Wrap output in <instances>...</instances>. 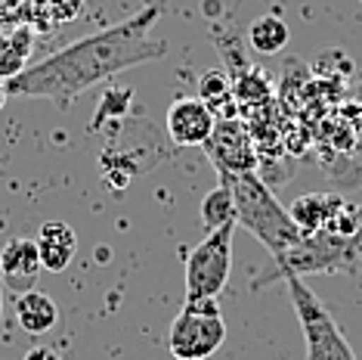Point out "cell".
Returning <instances> with one entry per match:
<instances>
[{
    "label": "cell",
    "mask_w": 362,
    "mask_h": 360,
    "mask_svg": "<svg viewBox=\"0 0 362 360\" xmlns=\"http://www.w3.org/2000/svg\"><path fill=\"white\" fill-rule=\"evenodd\" d=\"M238 224L211 230L186 258V298H217L233 274V233Z\"/></svg>",
    "instance_id": "cell-6"
},
{
    "label": "cell",
    "mask_w": 362,
    "mask_h": 360,
    "mask_svg": "<svg viewBox=\"0 0 362 360\" xmlns=\"http://www.w3.org/2000/svg\"><path fill=\"white\" fill-rule=\"evenodd\" d=\"M0 317H4V296H0Z\"/></svg>",
    "instance_id": "cell-19"
},
{
    "label": "cell",
    "mask_w": 362,
    "mask_h": 360,
    "mask_svg": "<svg viewBox=\"0 0 362 360\" xmlns=\"http://www.w3.org/2000/svg\"><path fill=\"white\" fill-rule=\"evenodd\" d=\"M226 342V320L217 298H186L168 332V348L177 360H208Z\"/></svg>",
    "instance_id": "cell-5"
},
{
    "label": "cell",
    "mask_w": 362,
    "mask_h": 360,
    "mask_svg": "<svg viewBox=\"0 0 362 360\" xmlns=\"http://www.w3.org/2000/svg\"><path fill=\"white\" fill-rule=\"evenodd\" d=\"M31 56V31L16 28L0 35V81H13L28 69Z\"/></svg>",
    "instance_id": "cell-13"
},
{
    "label": "cell",
    "mask_w": 362,
    "mask_h": 360,
    "mask_svg": "<svg viewBox=\"0 0 362 360\" xmlns=\"http://www.w3.org/2000/svg\"><path fill=\"white\" fill-rule=\"evenodd\" d=\"M35 245H37L40 264H44V270H50V274H62L78 255V236L65 220H47V224H40Z\"/></svg>",
    "instance_id": "cell-10"
},
{
    "label": "cell",
    "mask_w": 362,
    "mask_h": 360,
    "mask_svg": "<svg viewBox=\"0 0 362 360\" xmlns=\"http://www.w3.org/2000/svg\"><path fill=\"white\" fill-rule=\"evenodd\" d=\"M344 206H347V202L334 193H307V196H298V199L288 206V215H291V220L298 224V230L303 236H310V233L325 230L344 211Z\"/></svg>",
    "instance_id": "cell-11"
},
{
    "label": "cell",
    "mask_w": 362,
    "mask_h": 360,
    "mask_svg": "<svg viewBox=\"0 0 362 360\" xmlns=\"http://www.w3.org/2000/svg\"><path fill=\"white\" fill-rule=\"evenodd\" d=\"M202 224L204 230H220V227L226 224H235V202H233V193H229V186L220 180L214 190L204 196L202 202Z\"/></svg>",
    "instance_id": "cell-16"
},
{
    "label": "cell",
    "mask_w": 362,
    "mask_h": 360,
    "mask_svg": "<svg viewBox=\"0 0 362 360\" xmlns=\"http://www.w3.org/2000/svg\"><path fill=\"white\" fill-rule=\"evenodd\" d=\"M22 360H59V354H56L53 348H44V345H35L25 351V357Z\"/></svg>",
    "instance_id": "cell-17"
},
{
    "label": "cell",
    "mask_w": 362,
    "mask_h": 360,
    "mask_svg": "<svg viewBox=\"0 0 362 360\" xmlns=\"http://www.w3.org/2000/svg\"><path fill=\"white\" fill-rule=\"evenodd\" d=\"M199 100L208 106L214 116H223V106H226L229 116L238 118L235 109H233V103H235V96H233V81H229L226 72H220V69L204 72V75L199 78Z\"/></svg>",
    "instance_id": "cell-15"
},
{
    "label": "cell",
    "mask_w": 362,
    "mask_h": 360,
    "mask_svg": "<svg viewBox=\"0 0 362 360\" xmlns=\"http://www.w3.org/2000/svg\"><path fill=\"white\" fill-rule=\"evenodd\" d=\"M158 16V6H146L143 13L130 16L118 26L62 47L47 60L28 65L19 78L6 81V94L47 96V100L65 106L84 90L96 87L100 81H109L127 69H136V65L164 60L168 40L152 35Z\"/></svg>",
    "instance_id": "cell-1"
},
{
    "label": "cell",
    "mask_w": 362,
    "mask_h": 360,
    "mask_svg": "<svg viewBox=\"0 0 362 360\" xmlns=\"http://www.w3.org/2000/svg\"><path fill=\"white\" fill-rule=\"evenodd\" d=\"M168 137L177 146H204L208 137L214 134V125H217V116L204 106L199 96H180L168 106Z\"/></svg>",
    "instance_id": "cell-8"
},
{
    "label": "cell",
    "mask_w": 362,
    "mask_h": 360,
    "mask_svg": "<svg viewBox=\"0 0 362 360\" xmlns=\"http://www.w3.org/2000/svg\"><path fill=\"white\" fill-rule=\"evenodd\" d=\"M6 96H10V94H6V81H0V109L6 106Z\"/></svg>",
    "instance_id": "cell-18"
},
{
    "label": "cell",
    "mask_w": 362,
    "mask_h": 360,
    "mask_svg": "<svg viewBox=\"0 0 362 360\" xmlns=\"http://www.w3.org/2000/svg\"><path fill=\"white\" fill-rule=\"evenodd\" d=\"M362 261V236H337L332 230H319L303 236L298 245L273 258V274H263V283L282 280L285 274L310 276V274H356Z\"/></svg>",
    "instance_id": "cell-3"
},
{
    "label": "cell",
    "mask_w": 362,
    "mask_h": 360,
    "mask_svg": "<svg viewBox=\"0 0 362 360\" xmlns=\"http://www.w3.org/2000/svg\"><path fill=\"white\" fill-rule=\"evenodd\" d=\"M288 38H291V31H288L285 19H279V16H260L248 28V44L260 56H273L279 50H285Z\"/></svg>",
    "instance_id": "cell-14"
},
{
    "label": "cell",
    "mask_w": 362,
    "mask_h": 360,
    "mask_svg": "<svg viewBox=\"0 0 362 360\" xmlns=\"http://www.w3.org/2000/svg\"><path fill=\"white\" fill-rule=\"evenodd\" d=\"M211 162L217 165V174H238V171H257V155L248 128L238 118H223L214 125V134L204 143Z\"/></svg>",
    "instance_id": "cell-7"
},
{
    "label": "cell",
    "mask_w": 362,
    "mask_h": 360,
    "mask_svg": "<svg viewBox=\"0 0 362 360\" xmlns=\"http://www.w3.org/2000/svg\"><path fill=\"white\" fill-rule=\"evenodd\" d=\"M16 323L28 335H47L59 323V305L47 292H22V296H16Z\"/></svg>",
    "instance_id": "cell-12"
},
{
    "label": "cell",
    "mask_w": 362,
    "mask_h": 360,
    "mask_svg": "<svg viewBox=\"0 0 362 360\" xmlns=\"http://www.w3.org/2000/svg\"><path fill=\"white\" fill-rule=\"evenodd\" d=\"M220 180L229 186L235 202V224L245 227L254 240L263 242L269 258L285 255L291 245L303 240L298 224L288 215V206L273 196L257 171H238V174H220Z\"/></svg>",
    "instance_id": "cell-2"
},
{
    "label": "cell",
    "mask_w": 362,
    "mask_h": 360,
    "mask_svg": "<svg viewBox=\"0 0 362 360\" xmlns=\"http://www.w3.org/2000/svg\"><path fill=\"white\" fill-rule=\"evenodd\" d=\"M282 283L288 286L294 314H298L303 345H307V360H356L347 335L337 326L332 310L322 305V298L303 283V276L285 274Z\"/></svg>",
    "instance_id": "cell-4"
},
{
    "label": "cell",
    "mask_w": 362,
    "mask_h": 360,
    "mask_svg": "<svg viewBox=\"0 0 362 360\" xmlns=\"http://www.w3.org/2000/svg\"><path fill=\"white\" fill-rule=\"evenodd\" d=\"M40 255L35 240H25V236H16L0 249V280L6 283V289H13L16 296L22 292H31L40 276Z\"/></svg>",
    "instance_id": "cell-9"
}]
</instances>
